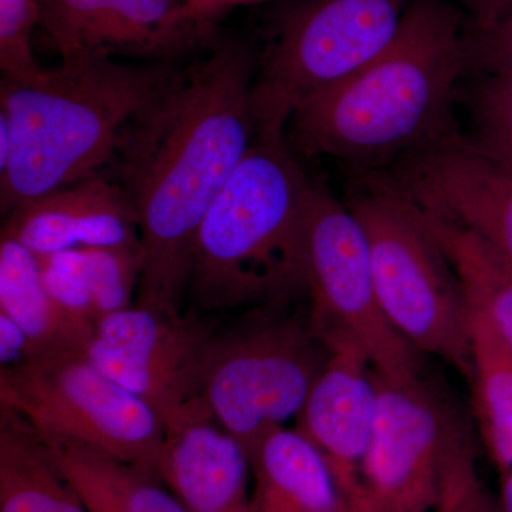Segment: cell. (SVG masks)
Listing matches in <instances>:
<instances>
[{
	"label": "cell",
	"mask_w": 512,
	"mask_h": 512,
	"mask_svg": "<svg viewBox=\"0 0 512 512\" xmlns=\"http://www.w3.org/2000/svg\"><path fill=\"white\" fill-rule=\"evenodd\" d=\"M416 0H298L259 57L256 134L286 136L293 111L346 79L393 42Z\"/></svg>",
	"instance_id": "obj_7"
},
{
	"label": "cell",
	"mask_w": 512,
	"mask_h": 512,
	"mask_svg": "<svg viewBox=\"0 0 512 512\" xmlns=\"http://www.w3.org/2000/svg\"><path fill=\"white\" fill-rule=\"evenodd\" d=\"M312 180L286 136H259L205 214L187 293L198 311L306 295L303 224Z\"/></svg>",
	"instance_id": "obj_4"
},
{
	"label": "cell",
	"mask_w": 512,
	"mask_h": 512,
	"mask_svg": "<svg viewBox=\"0 0 512 512\" xmlns=\"http://www.w3.org/2000/svg\"><path fill=\"white\" fill-rule=\"evenodd\" d=\"M157 476L187 512H249V451L210 413L165 431Z\"/></svg>",
	"instance_id": "obj_16"
},
{
	"label": "cell",
	"mask_w": 512,
	"mask_h": 512,
	"mask_svg": "<svg viewBox=\"0 0 512 512\" xmlns=\"http://www.w3.org/2000/svg\"><path fill=\"white\" fill-rule=\"evenodd\" d=\"M286 303L264 306L241 328L211 335L202 357V402L248 451L296 419L330 357L311 312H281Z\"/></svg>",
	"instance_id": "obj_6"
},
{
	"label": "cell",
	"mask_w": 512,
	"mask_h": 512,
	"mask_svg": "<svg viewBox=\"0 0 512 512\" xmlns=\"http://www.w3.org/2000/svg\"><path fill=\"white\" fill-rule=\"evenodd\" d=\"M470 69L467 26L447 0H416L392 43L293 111V153L380 173L458 134L454 101Z\"/></svg>",
	"instance_id": "obj_2"
},
{
	"label": "cell",
	"mask_w": 512,
	"mask_h": 512,
	"mask_svg": "<svg viewBox=\"0 0 512 512\" xmlns=\"http://www.w3.org/2000/svg\"><path fill=\"white\" fill-rule=\"evenodd\" d=\"M476 477L477 473L473 474V476L464 478V480L458 481L457 484H454L453 487L450 488V491H448L446 497H444V500L441 501L439 507H437V510L434 512H450L453 505L456 504L457 498L460 497L461 493H463L464 488H466L467 485L470 484V481Z\"/></svg>",
	"instance_id": "obj_31"
},
{
	"label": "cell",
	"mask_w": 512,
	"mask_h": 512,
	"mask_svg": "<svg viewBox=\"0 0 512 512\" xmlns=\"http://www.w3.org/2000/svg\"><path fill=\"white\" fill-rule=\"evenodd\" d=\"M303 258L309 312L326 345L352 343L386 379L421 373L420 352L393 328L380 305L362 225L346 202L315 181L306 202Z\"/></svg>",
	"instance_id": "obj_10"
},
{
	"label": "cell",
	"mask_w": 512,
	"mask_h": 512,
	"mask_svg": "<svg viewBox=\"0 0 512 512\" xmlns=\"http://www.w3.org/2000/svg\"><path fill=\"white\" fill-rule=\"evenodd\" d=\"M470 313L474 413L501 477L512 470V350L481 309Z\"/></svg>",
	"instance_id": "obj_21"
},
{
	"label": "cell",
	"mask_w": 512,
	"mask_h": 512,
	"mask_svg": "<svg viewBox=\"0 0 512 512\" xmlns=\"http://www.w3.org/2000/svg\"><path fill=\"white\" fill-rule=\"evenodd\" d=\"M330 357L296 416V430L318 448L355 512H372L363 464L377 409L375 373L362 350L329 343Z\"/></svg>",
	"instance_id": "obj_14"
},
{
	"label": "cell",
	"mask_w": 512,
	"mask_h": 512,
	"mask_svg": "<svg viewBox=\"0 0 512 512\" xmlns=\"http://www.w3.org/2000/svg\"><path fill=\"white\" fill-rule=\"evenodd\" d=\"M0 512H89L28 420L0 404Z\"/></svg>",
	"instance_id": "obj_18"
},
{
	"label": "cell",
	"mask_w": 512,
	"mask_h": 512,
	"mask_svg": "<svg viewBox=\"0 0 512 512\" xmlns=\"http://www.w3.org/2000/svg\"><path fill=\"white\" fill-rule=\"evenodd\" d=\"M249 512H355L322 453L298 430L271 431L249 448Z\"/></svg>",
	"instance_id": "obj_17"
},
{
	"label": "cell",
	"mask_w": 512,
	"mask_h": 512,
	"mask_svg": "<svg viewBox=\"0 0 512 512\" xmlns=\"http://www.w3.org/2000/svg\"><path fill=\"white\" fill-rule=\"evenodd\" d=\"M2 232L36 256L79 247L143 249L133 202L100 174L23 202L6 215Z\"/></svg>",
	"instance_id": "obj_15"
},
{
	"label": "cell",
	"mask_w": 512,
	"mask_h": 512,
	"mask_svg": "<svg viewBox=\"0 0 512 512\" xmlns=\"http://www.w3.org/2000/svg\"><path fill=\"white\" fill-rule=\"evenodd\" d=\"M266 2H272V0H229L227 10L239 8V6L261 5Z\"/></svg>",
	"instance_id": "obj_32"
},
{
	"label": "cell",
	"mask_w": 512,
	"mask_h": 512,
	"mask_svg": "<svg viewBox=\"0 0 512 512\" xmlns=\"http://www.w3.org/2000/svg\"><path fill=\"white\" fill-rule=\"evenodd\" d=\"M461 2L470 15V25L477 28L491 25L512 10V0H461Z\"/></svg>",
	"instance_id": "obj_28"
},
{
	"label": "cell",
	"mask_w": 512,
	"mask_h": 512,
	"mask_svg": "<svg viewBox=\"0 0 512 512\" xmlns=\"http://www.w3.org/2000/svg\"><path fill=\"white\" fill-rule=\"evenodd\" d=\"M0 404L43 436L157 474L167 434L163 421L144 400L101 372L84 350L32 356L0 370Z\"/></svg>",
	"instance_id": "obj_9"
},
{
	"label": "cell",
	"mask_w": 512,
	"mask_h": 512,
	"mask_svg": "<svg viewBox=\"0 0 512 512\" xmlns=\"http://www.w3.org/2000/svg\"><path fill=\"white\" fill-rule=\"evenodd\" d=\"M185 9L192 18L205 25H212V20L227 12L229 0H183Z\"/></svg>",
	"instance_id": "obj_29"
},
{
	"label": "cell",
	"mask_w": 512,
	"mask_h": 512,
	"mask_svg": "<svg viewBox=\"0 0 512 512\" xmlns=\"http://www.w3.org/2000/svg\"><path fill=\"white\" fill-rule=\"evenodd\" d=\"M210 330L181 315L128 306L97 320L87 357L158 414L165 431L210 413L201 399V367Z\"/></svg>",
	"instance_id": "obj_11"
},
{
	"label": "cell",
	"mask_w": 512,
	"mask_h": 512,
	"mask_svg": "<svg viewBox=\"0 0 512 512\" xmlns=\"http://www.w3.org/2000/svg\"><path fill=\"white\" fill-rule=\"evenodd\" d=\"M40 22V0H0V69L5 79L39 72L32 33Z\"/></svg>",
	"instance_id": "obj_24"
},
{
	"label": "cell",
	"mask_w": 512,
	"mask_h": 512,
	"mask_svg": "<svg viewBox=\"0 0 512 512\" xmlns=\"http://www.w3.org/2000/svg\"><path fill=\"white\" fill-rule=\"evenodd\" d=\"M346 204L365 231L377 296L393 328L417 352L441 357L470 380V313L447 256L376 175L366 174Z\"/></svg>",
	"instance_id": "obj_5"
},
{
	"label": "cell",
	"mask_w": 512,
	"mask_h": 512,
	"mask_svg": "<svg viewBox=\"0 0 512 512\" xmlns=\"http://www.w3.org/2000/svg\"><path fill=\"white\" fill-rule=\"evenodd\" d=\"M450 512H495V497L477 476L464 488Z\"/></svg>",
	"instance_id": "obj_27"
},
{
	"label": "cell",
	"mask_w": 512,
	"mask_h": 512,
	"mask_svg": "<svg viewBox=\"0 0 512 512\" xmlns=\"http://www.w3.org/2000/svg\"><path fill=\"white\" fill-rule=\"evenodd\" d=\"M32 356L30 340L22 328L5 313H0V365L9 369L22 365Z\"/></svg>",
	"instance_id": "obj_26"
},
{
	"label": "cell",
	"mask_w": 512,
	"mask_h": 512,
	"mask_svg": "<svg viewBox=\"0 0 512 512\" xmlns=\"http://www.w3.org/2000/svg\"><path fill=\"white\" fill-rule=\"evenodd\" d=\"M43 32L62 60L168 57L212 42L183 0H40Z\"/></svg>",
	"instance_id": "obj_13"
},
{
	"label": "cell",
	"mask_w": 512,
	"mask_h": 512,
	"mask_svg": "<svg viewBox=\"0 0 512 512\" xmlns=\"http://www.w3.org/2000/svg\"><path fill=\"white\" fill-rule=\"evenodd\" d=\"M470 69L480 74L512 73V10L491 25L467 26Z\"/></svg>",
	"instance_id": "obj_25"
},
{
	"label": "cell",
	"mask_w": 512,
	"mask_h": 512,
	"mask_svg": "<svg viewBox=\"0 0 512 512\" xmlns=\"http://www.w3.org/2000/svg\"><path fill=\"white\" fill-rule=\"evenodd\" d=\"M40 436L52 450L87 511L187 512L153 471L72 441Z\"/></svg>",
	"instance_id": "obj_20"
},
{
	"label": "cell",
	"mask_w": 512,
	"mask_h": 512,
	"mask_svg": "<svg viewBox=\"0 0 512 512\" xmlns=\"http://www.w3.org/2000/svg\"><path fill=\"white\" fill-rule=\"evenodd\" d=\"M373 174L413 207L470 232L512 266L511 161L458 133Z\"/></svg>",
	"instance_id": "obj_12"
},
{
	"label": "cell",
	"mask_w": 512,
	"mask_h": 512,
	"mask_svg": "<svg viewBox=\"0 0 512 512\" xmlns=\"http://www.w3.org/2000/svg\"><path fill=\"white\" fill-rule=\"evenodd\" d=\"M258 64L221 40L124 130L114 156L143 245L136 305L181 315L198 229L256 138Z\"/></svg>",
	"instance_id": "obj_1"
},
{
	"label": "cell",
	"mask_w": 512,
	"mask_h": 512,
	"mask_svg": "<svg viewBox=\"0 0 512 512\" xmlns=\"http://www.w3.org/2000/svg\"><path fill=\"white\" fill-rule=\"evenodd\" d=\"M377 409L363 464L372 512H434L450 488L476 473L466 417L439 386L419 375H377Z\"/></svg>",
	"instance_id": "obj_8"
},
{
	"label": "cell",
	"mask_w": 512,
	"mask_h": 512,
	"mask_svg": "<svg viewBox=\"0 0 512 512\" xmlns=\"http://www.w3.org/2000/svg\"><path fill=\"white\" fill-rule=\"evenodd\" d=\"M471 94L474 143L512 163V73L480 74Z\"/></svg>",
	"instance_id": "obj_23"
},
{
	"label": "cell",
	"mask_w": 512,
	"mask_h": 512,
	"mask_svg": "<svg viewBox=\"0 0 512 512\" xmlns=\"http://www.w3.org/2000/svg\"><path fill=\"white\" fill-rule=\"evenodd\" d=\"M495 512H512V470L501 477V491L495 498Z\"/></svg>",
	"instance_id": "obj_30"
},
{
	"label": "cell",
	"mask_w": 512,
	"mask_h": 512,
	"mask_svg": "<svg viewBox=\"0 0 512 512\" xmlns=\"http://www.w3.org/2000/svg\"><path fill=\"white\" fill-rule=\"evenodd\" d=\"M0 313L15 320L26 333L32 356L86 350L94 332V326L73 318L53 301L43 284L37 256L3 232Z\"/></svg>",
	"instance_id": "obj_19"
},
{
	"label": "cell",
	"mask_w": 512,
	"mask_h": 512,
	"mask_svg": "<svg viewBox=\"0 0 512 512\" xmlns=\"http://www.w3.org/2000/svg\"><path fill=\"white\" fill-rule=\"evenodd\" d=\"M403 201L447 256L468 305L488 316L512 350V266L470 232Z\"/></svg>",
	"instance_id": "obj_22"
},
{
	"label": "cell",
	"mask_w": 512,
	"mask_h": 512,
	"mask_svg": "<svg viewBox=\"0 0 512 512\" xmlns=\"http://www.w3.org/2000/svg\"><path fill=\"white\" fill-rule=\"evenodd\" d=\"M177 72L76 59L23 79L2 77V214L99 174L124 130L167 92Z\"/></svg>",
	"instance_id": "obj_3"
}]
</instances>
